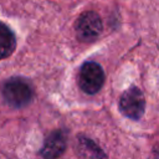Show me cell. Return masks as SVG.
<instances>
[{
  "label": "cell",
  "mask_w": 159,
  "mask_h": 159,
  "mask_svg": "<svg viewBox=\"0 0 159 159\" xmlns=\"http://www.w3.org/2000/svg\"><path fill=\"white\" fill-rule=\"evenodd\" d=\"M2 97L11 107H25L31 102L32 89L31 86L22 78L14 77L5 82L2 87Z\"/></svg>",
  "instance_id": "cell-1"
},
{
  "label": "cell",
  "mask_w": 159,
  "mask_h": 159,
  "mask_svg": "<svg viewBox=\"0 0 159 159\" xmlns=\"http://www.w3.org/2000/svg\"><path fill=\"white\" fill-rule=\"evenodd\" d=\"M104 83V72L97 62H84L80 68L78 86L87 94L97 93Z\"/></svg>",
  "instance_id": "cell-2"
},
{
  "label": "cell",
  "mask_w": 159,
  "mask_h": 159,
  "mask_svg": "<svg viewBox=\"0 0 159 159\" xmlns=\"http://www.w3.org/2000/svg\"><path fill=\"white\" fill-rule=\"evenodd\" d=\"M76 34L83 42L94 41L102 31V21L97 12L87 11L80 15L76 21Z\"/></svg>",
  "instance_id": "cell-3"
},
{
  "label": "cell",
  "mask_w": 159,
  "mask_h": 159,
  "mask_svg": "<svg viewBox=\"0 0 159 159\" xmlns=\"http://www.w3.org/2000/svg\"><path fill=\"white\" fill-rule=\"evenodd\" d=\"M119 109L125 117L130 119H139L145 109V101L142 91L137 87L127 89L119 99Z\"/></svg>",
  "instance_id": "cell-4"
},
{
  "label": "cell",
  "mask_w": 159,
  "mask_h": 159,
  "mask_svg": "<svg viewBox=\"0 0 159 159\" xmlns=\"http://www.w3.org/2000/svg\"><path fill=\"white\" fill-rule=\"evenodd\" d=\"M66 149V135L61 130H55L47 135L40 154L43 159H56Z\"/></svg>",
  "instance_id": "cell-5"
},
{
  "label": "cell",
  "mask_w": 159,
  "mask_h": 159,
  "mask_svg": "<svg viewBox=\"0 0 159 159\" xmlns=\"http://www.w3.org/2000/svg\"><path fill=\"white\" fill-rule=\"evenodd\" d=\"M16 47V39L11 29L0 21V60L9 57Z\"/></svg>",
  "instance_id": "cell-6"
},
{
  "label": "cell",
  "mask_w": 159,
  "mask_h": 159,
  "mask_svg": "<svg viewBox=\"0 0 159 159\" xmlns=\"http://www.w3.org/2000/svg\"><path fill=\"white\" fill-rule=\"evenodd\" d=\"M80 147H81V153L82 155H87L88 154V158L87 159H103V152L92 142V140H88L86 138H81L80 139Z\"/></svg>",
  "instance_id": "cell-7"
}]
</instances>
